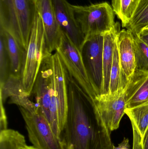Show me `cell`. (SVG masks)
<instances>
[{"label":"cell","mask_w":148,"mask_h":149,"mask_svg":"<svg viewBox=\"0 0 148 149\" xmlns=\"http://www.w3.org/2000/svg\"><path fill=\"white\" fill-rule=\"evenodd\" d=\"M67 78L68 111L62 132L66 148L109 149L114 144L111 134L99 122L81 89L68 74Z\"/></svg>","instance_id":"6da1fadb"},{"label":"cell","mask_w":148,"mask_h":149,"mask_svg":"<svg viewBox=\"0 0 148 149\" xmlns=\"http://www.w3.org/2000/svg\"><path fill=\"white\" fill-rule=\"evenodd\" d=\"M37 13L36 0H0V27L25 51Z\"/></svg>","instance_id":"7a4b0ae2"},{"label":"cell","mask_w":148,"mask_h":149,"mask_svg":"<svg viewBox=\"0 0 148 149\" xmlns=\"http://www.w3.org/2000/svg\"><path fill=\"white\" fill-rule=\"evenodd\" d=\"M49 61L51 72L50 124L56 134L61 137L68 111L67 72L57 52L50 56Z\"/></svg>","instance_id":"3957f363"},{"label":"cell","mask_w":148,"mask_h":149,"mask_svg":"<svg viewBox=\"0 0 148 149\" xmlns=\"http://www.w3.org/2000/svg\"><path fill=\"white\" fill-rule=\"evenodd\" d=\"M51 55L47 49L42 21L37 12L31 29L28 49L24 52L21 74L24 90L30 96L43 60Z\"/></svg>","instance_id":"277c9868"},{"label":"cell","mask_w":148,"mask_h":149,"mask_svg":"<svg viewBox=\"0 0 148 149\" xmlns=\"http://www.w3.org/2000/svg\"><path fill=\"white\" fill-rule=\"evenodd\" d=\"M56 52L61 59L69 76L81 89L90 104L98 95L88 73L82 52L63 32Z\"/></svg>","instance_id":"5b68a950"},{"label":"cell","mask_w":148,"mask_h":149,"mask_svg":"<svg viewBox=\"0 0 148 149\" xmlns=\"http://www.w3.org/2000/svg\"><path fill=\"white\" fill-rule=\"evenodd\" d=\"M72 8L85 41L94 35L109 31L115 24L114 12L106 2L87 6L72 5Z\"/></svg>","instance_id":"8992f818"},{"label":"cell","mask_w":148,"mask_h":149,"mask_svg":"<svg viewBox=\"0 0 148 149\" xmlns=\"http://www.w3.org/2000/svg\"><path fill=\"white\" fill-rule=\"evenodd\" d=\"M25 122L30 141L36 149H67L62 139L53 131L50 124L38 110L31 113L19 107Z\"/></svg>","instance_id":"52a82bcc"},{"label":"cell","mask_w":148,"mask_h":149,"mask_svg":"<svg viewBox=\"0 0 148 149\" xmlns=\"http://www.w3.org/2000/svg\"><path fill=\"white\" fill-rule=\"evenodd\" d=\"M103 34L94 35L85 41L82 51L88 73L98 97L101 95L103 83Z\"/></svg>","instance_id":"ba28073f"},{"label":"cell","mask_w":148,"mask_h":149,"mask_svg":"<svg viewBox=\"0 0 148 149\" xmlns=\"http://www.w3.org/2000/svg\"><path fill=\"white\" fill-rule=\"evenodd\" d=\"M125 93L113 98L98 97L90 103L96 119L110 134L119 128L121 119L125 114Z\"/></svg>","instance_id":"9c48e42d"},{"label":"cell","mask_w":148,"mask_h":149,"mask_svg":"<svg viewBox=\"0 0 148 149\" xmlns=\"http://www.w3.org/2000/svg\"><path fill=\"white\" fill-rule=\"evenodd\" d=\"M52 2L62 31L82 51L85 38L75 17L72 4L67 0H52Z\"/></svg>","instance_id":"30bf717a"},{"label":"cell","mask_w":148,"mask_h":149,"mask_svg":"<svg viewBox=\"0 0 148 149\" xmlns=\"http://www.w3.org/2000/svg\"><path fill=\"white\" fill-rule=\"evenodd\" d=\"M36 5L44 28L47 49L52 54L60 42L62 31L57 22L52 0H36Z\"/></svg>","instance_id":"8fae6325"},{"label":"cell","mask_w":148,"mask_h":149,"mask_svg":"<svg viewBox=\"0 0 148 149\" xmlns=\"http://www.w3.org/2000/svg\"><path fill=\"white\" fill-rule=\"evenodd\" d=\"M50 56L43 60L39 71L33 91L35 95L36 103L38 110L50 122L51 72Z\"/></svg>","instance_id":"7c38bea8"},{"label":"cell","mask_w":148,"mask_h":149,"mask_svg":"<svg viewBox=\"0 0 148 149\" xmlns=\"http://www.w3.org/2000/svg\"><path fill=\"white\" fill-rule=\"evenodd\" d=\"M25 92L21 76L10 74L3 85L0 86V99L3 103L9 98L8 103L17 105L31 113L38 109L36 103L30 99Z\"/></svg>","instance_id":"4fadbf2b"},{"label":"cell","mask_w":148,"mask_h":149,"mask_svg":"<svg viewBox=\"0 0 148 149\" xmlns=\"http://www.w3.org/2000/svg\"><path fill=\"white\" fill-rule=\"evenodd\" d=\"M117 43L122 71L129 84L136 70L134 34L129 30H122L118 34Z\"/></svg>","instance_id":"5bb4252c"},{"label":"cell","mask_w":148,"mask_h":149,"mask_svg":"<svg viewBox=\"0 0 148 149\" xmlns=\"http://www.w3.org/2000/svg\"><path fill=\"white\" fill-rule=\"evenodd\" d=\"M126 108L148 103V70L136 69L125 93Z\"/></svg>","instance_id":"9a60e30c"},{"label":"cell","mask_w":148,"mask_h":149,"mask_svg":"<svg viewBox=\"0 0 148 149\" xmlns=\"http://www.w3.org/2000/svg\"><path fill=\"white\" fill-rule=\"evenodd\" d=\"M120 31L119 22H116L111 30L103 34V83L101 95L99 96L105 98L109 93V81L111 69L114 59L115 45Z\"/></svg>","instance_id":"2e32d148"},{"label":"cell","mask_w":148,"mask_h":149,"mask_svg":"<svg viewBox=\"0 0 148 149\" xmlns=\"http://www.w3.org/2000/svg\"><path fill=\"white\" fill-rule=\"evenodd\" d=\"M4 34L6 47L10 62L11 74L21 76L24 51L15 38L8 31L0 27Z\"/></svg>","instance_id":"e0dca14e"},{"label":"cell","mask_w":148,"mask_h":149,"mask_svg":"<svg viewBox=\"0 0 148 149\" xmlns=\"http://www.w3.org/2000/svg\"><path fill=\"white\" fill-rule=\"evenodd\" d=\"M148 26V0H140L132 18L125 28L134 36H139L142 29Z\"/></svg>","instance_id":"ac0fdd59"},{"label":"cell","mask_w":148,"mask_h":149,"mask_svg":"<svg viewBox=\"0 0 148 149\" xmlns=\"http://www.w3.org/2000/svg\"><path fill=\"white\" fill-rule=\"evenodd\" d=\"M125 113L142 139L148 127V103L132 108H126Z\"/></svg>","instance_id":"d6986e66"},{"label":"cell","mask_w":148,"mask_h":149,"mask_svg":"<svg viewBox=\"0 0 148 149\" xmlns=\"http://www.w3.org/2000/svg\"><path fill=\"white\" fill-rule=\"evenodd\" d=\"M140 0H112V5L115 14L121 21L125 28L132 18Z\"/></svg>","instance_id":"ffe728a7"},{"label":"cell","mask_w":148,"mask_h":149,"mask_svg":"<svg viewBox=\"0 0 148 149\" xmlns=\"http://www.w3.org/2000/svg\"><path fill=\"white\" fill-rule=\"evenodd\" d=\"M11 74L10 62L2 30L0 29V86L3 85Z\"/></svg>","instance_id":"44dd1931"},{"label":"cell","mask_w":148,"mask_h":149,"mask_svg":"<svg viewBox=\"0 0 148 149\" xmlns=\"http://www.w3.org/2000/svg\"><path fill=\"white\" fill-rule=\"evenodd\" d=\"M136 69L148 70V45L139 36H134Z\"/></svg>","instance_id":"7402d4cb"},{"label":"cell","mask_w":148,"mask_h":149,"mask_svg":"<svg viewBox=\"0 0 148 149\" xmlns=\"http://www.w3.org/2000/svg\"><path fill=\"white\" fill-rule=\"evenodd\" d=\"M1 117H0V129L1 131L5 130L8 129V122L7 117L5 112V109L3 107V102L1 100Z\"/></svg>","instance_id":"603a6c76"},{"label":"cell","mask_w":148,"mask_h":149,"mask_svg":"<svg viewBox=\"0 0 148 149\" xmlns=\"http://www.w3.org/2000/svg\"><path fill=\"white\" fill-rule=\"evenodd\" d=\"M129 140L128 138H124L123 141L121 143L118 144L117 147H116L113 144V149H129Z\"/></svg>","instance_id":"cb8c5ba5"},{"label":"cell","mask_w":148,"mask_h":149,"mask_svg":"<svg viewBox=\"0 0 148 149\" xmlns=\"http://www.w3.org/2000/svg\"><path fill=\"white\" fill-rule=\"evenodd\" d=\"M141 144L142 149L148 148V127L146 130L143 137L141 139Z\"/></svg>","instance_id":"d4e9b609"},{"label":"cell","mask_w":148,"mask_h":149,"mask_svg":"<svg viewBox=\"0 0 148 149\" xmlns=\"http://www.w3.org/2000/svg\"><path fill=\"white\" fill-rule=\"evenodd\" d=\"M140 36V38L148 45V34L142 35V36Z\"/></svg>","instance_id":"484cf974"},{"label":"cell","mask_w":148,"mask_h":149,"mask_svg":"<svg viewBox=\"0 0 148 149\" xmlns=\"http://www.w3.org/2000/svg\"><path fill=\"white\" fill-rule=\"evenodd\" d=\"M22 149H29L28 148V145H27V144H26V145H25V146H23V147L22 148Z\"/></svg>","instance_id":"4316f807"},{"label":"cell","mask_w":148,"mask_h":149,"mask_svg":"<svg viewBox=\"0 0 148 149\" xmlns=\"http://www.w3.org/2000/svg\"><path fill=\"white\" fill-rule=\"evenodd\" d=\"M29 149H36L35 148H34L33 146H28Z\"/></svg>","instance_id":"83f0119b"},{"label":"cell","mask_w":148,"mask_h":149,"mask_svg":"<svg viewBox=\"0 0 148 149\" xmlns=\"http://www.w3.org/2000/svg\"><path fill=\"white\" fill-rule=\"evenodd\" d=\"M109 149H113V146H112V147H111V148H109Z\"/></svg>","instance_id":"f1b7e54d"},{"label":"cell","mask_w":148,"mask_h":149,"mask_svg":"<svg viewBox=\"0 0 148 149\" xmlns=\"http://www.w3.org/2000/svg\"><path fill=\"white\" fill-rule=\"evenodd\" d=\"M67 149H70V148H67Z\"/></svg>","instance_id":"f546056e"},{"label":"cell","mask_w":148,"mask_h":149,"mask_svg":"<svg viewBox=\"0 0 148 149\" xmlns=\"http://www.w3.org/2000/svg\"><path fill=\"white\" fill-rule=\"evenodd\" d=\"M147 149H148V148H147Z\"/></svg>","instance_id":"4dcf8cb0"}]
</instances>
